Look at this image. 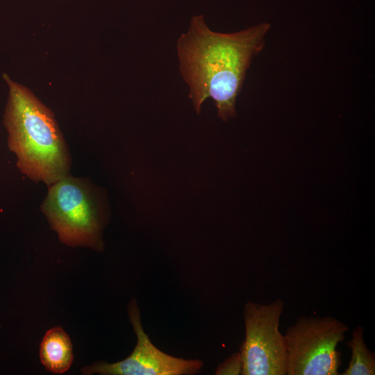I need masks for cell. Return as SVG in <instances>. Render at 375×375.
I'll return each instance as SVG.
<instances>
[{
    "label": "cell",
    "instance_id": "cell-1",
    "mask_svg": "<svg viewBox=\"0 0 375 375\" xmlns=\"http://www.w3.org/2000/svg\"><path fill=\"white\" fill-rule=\"evenodd\" d=\"M270 28L261 23L233 33L210 30L203 15L192 18L190 27L177 40L181 76L199 114L203 103L213 99L223 121L235 116V103L253 58L263 49Z\"/></svg>",
    "mask_w": 375,
    "mask_h": 375
},
{
    "label": "cell",
    "instance_id": "cell-2",
    "mask_svg": "<svg viewBox=\"0 0 375 375\" xmlns=\"http://www.w3.org/2000/svg\"><path fill=\"white\" fill-rule=\"evenodd\" d=\"M9 88L3 115L8 146L19 171L48 186L67 176L71 158L53 113L26 88L3 75Z\"/></svg>",
    "mask_w": 375,
    "mask_h": 375
},
{
    "label": "cell",
    "instance_id": "cell-3",
    "mask_svg": "<svg viewBox=\"0 0 375 375\" xmlns=\"http://www.w3.org/2000/svg\"><path fill=\"white\" fill-rule=\"evenodd\" d=\"M41 210L60 241L102 247L103 204L92 184L68 174L49 186Z\"/></svg>",
    "mask_w": 375,
    "mask_h": 375
},
{
    "label": "cell",
    "instance_id": "cell-4",
    "mask_svg": "<svg viewBox=\"0 0 375 375\" xmlns=\"http://www.w3.org/2000/svg\"><path fill=\"white\" fill-rule=\"evenodd\" d=\"M348 330L332 316H299L284 333L286 374L338 375L342 360L337 347Z\"/></svg>",
    "mask_w": 375,
    "mask_h": 375
},
{
    "label": "cell",
    "instance_id": "cell-5",
    "mask_svg": "<svg viewBox=\"0 0 375 375\" xmlns=\"http://www.w3.org/2000/svg\"><path fill=\"white\" fill-rule=\"evenodd\" d=\"M284 301H247L243 307L245 336L240 347L242 375H285L287 350L279 329Z\"/></svg>",
    "mask_w": 375,
    "mask_h": 375
},
{
    "label": "cell",
    "instance_id": "cell-6",
    "mask_svg": "<svg viewBox=\"0 0 375 375\" xmlns=\"http://www.w3.org/2000/svg\"><path fill=\"white\" fill-rule=\"evenodd\" d=\"M128 314L137 336L133 352L124 360L114 363L100 362L82 368V374L103 375H191L203 367L199 360L170 356L151 342L140 322V310L135 299L131 301Z\"/></svg>",
    "mask_w": 375,
    "mask_h": 375
},
{
    "label": "cell",
    "instance_id": "cell-7",
    "mask_svg": "<svg viewBox=\"0 0 375 375\" xmlns=\"http://www.w3.org/2000/svg\"><path fill=\"white\" fill-rule=\"evenodd\" d=\"M40 358L46 369L55 374H62L73 361L72 344L68 335L60 327L49 330L40 347Z\"/></svg>",
    "mask_w": 375,
    "mask_h": 375
},
{
    "label": "cell",
    "instance_id": "cell-8",
    "mask_svg": "<svg viewBox=\"0 0 375 375\" xmlns=\"http://www.w3.org/2000/svg\"><path fill=\"white\" fill-rule=\"evenodd\" d=\"M351 350V358L342 375H374L375 353L366 345L364 330L358 326L351 332V338L347 342Z\"/></svg>",
    "mask_w": 375,
    "mask_h": 375
},
{
    "label": "cell",
    "instance_id": "cell-9",
    "mask_svg": "<svg viewBox=\"0 0 375 375\" xmlns=\"http://www.w3.org/2000/svg\"><path fill=\"white\" fill-rule=\"evenodd\" d=\"M243 367L242 356L240 350L233 353L230 357L218 365L217 375H238L242 374Z\"/></svg>",
    "mask_w": 375,
    "mask_h": 375
}]
</instances>
